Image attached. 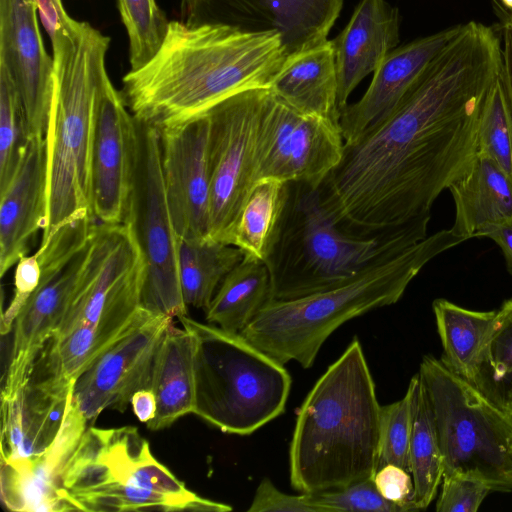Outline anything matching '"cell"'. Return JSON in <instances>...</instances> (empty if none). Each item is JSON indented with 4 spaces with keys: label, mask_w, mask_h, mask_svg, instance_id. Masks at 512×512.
Instances as JSON below:
<instances>
[{
    "label": "cell",
    "mask_w": 512,
    "mask_h": 512,
    "mask_svg": "<svg viewBox=\"0 0 512 512\" xmlns=\"http://www.w3.org/2000/svg\"><path fill=\"white\" fill-rule=\"evenodd\" d=\"M502 5L507 8L508 10L512 11V0H499Z\"/></svg>",
    "instance_id": "46"
},
{
    "label": "cell",
    "mask_w": 512,
    "mask_h": 512,
    "mask_svg": "<svg viewBox=\"0 0 512 512\" xmlns=\"http://www.w3.org/2000/svg\"><path fill=\"white\" fill-rule=\"evenodd\" d=\"M0 276L26 255L28 243L44 229L48 213L46 135L30 136L20 165L0 192Z\"/></svg>",
    "instance_id": "21"
},
{
    "label": "cell",
    "mask_w": 512,
    "mask_h": 512,
    "mask_svg": "<svg viewBox=\"0 0 512 512\" xmlns=\"http://www.w3.org/2000/svg\"><path fill=\"white\" fill-rule=\"evenodd\" d=\"M510 459H511V463H512V445H511V448H510Z\"/></svg>",
    "instance_id": "47"
},
{
    "label": "cell",
    "mask_w": 512,
    "mask_h": 512,
    "mask_svg": "<svg viewBox=\"0 0 512 512\" xmlns=\"http://www.w3.org/2000/svg\"><path fill=\"white\" fill-rule=\"evenodd\" d=\"M129 40L131 69L146 64L159 49L168 27L156 0H117Z\"/></svg>",
    "instance_id": "32"
},
{
    "label": "cell",
    "mask_w": 512,
    "mask_h": 512,
    "mask_svg": "<svg viewBox=\"0 0 512 512\" xmlns=\"http://www.w3.org/2000/svg\"><path fill=\"white\" fill-rule=\"evenodd\" d=\"M465 241L451 228L400 241L339 286L268 302L240 334L283 364L292 360L310 368L324 342L343 323L398 302L427 263Z\"/></svg>",
    "instance_id": "4"
},
{
    "label": "cell",
    "mask_w": 512,
    "mask_h": 512,
    "mask_svg": "<svg viewBox=\"0 0 512 512\" xmlns=\"http://www.w3.org/2000/svg\"><path fill=\"white\" fill-rule=\"evenodd\" d=\"M127 224L140 248L145 277L141 306L179 318L187 315L179 277V238L165 191L159 128L135 118Z\"/></svg>",
    "instance_id": "10"
},
{
    "label": "cell",
    "mask_w": 512,
    "mask_h": 512,
    "mask_svg": "<svg viewBox=\"0 0 512 512\" xmlns=\"http://www.w3.org/2000/svg\"><path fill=\"white\" fill-rule=\"evenodd\" d=\"M380 410L372 374L355 337L316 381L297 413L289 449L292 487L313 493L373 478Z\"/></svg>",
    "instance_id": "3"
},
{
    "label": "cell",
    "mask_w": 512,
    "mask_h": 512,
    "mask_svg": "<svg viewBox=\"0 0 512 512\" xmlns=\"http://www.w3.org/2000/svg\"><path fill=\"white\" fill-rule=\"evenodd\" d=\"M29 139L21 96L8 71L0 65V192L14 177Z\"/></svg>",
    "instance_id": "31"
},
{
    "label": "cell",
    "mask_w": 512,
    "mask_h": 512,
    "mask_svg": "<svg viewBox=\"0 0 512 512\" xmlns=\"http://www.w3.org/2000/svg\"><path fill=\"white\" fill-rule=\"evenodd\" d=\"M460 28L453 26L393 49L363 96L341 110L339 127L345 143L355 142L386 119Z\"/></svg>",
    "instance_id": "20"
},
{
    "label": "cell",
    "mask_w": 512,
    "mask_h": 512,
    "mask_svg": "<svg viewBox=\"0 0 512 512\" xmlns=\"http://www.w3.org/2000/svg\"><path fill=\"white\" fill-rule=\"evenodd\" d=\"M54 90L46 132L48 213L42 240L61 225L93 215L91 155L100 88L108 76L110 38L77 21L50 36ZM95 217V216H94Z\"/></svg>",
    "instance_id": "5"
},
{
    "label": "cell",
    "mask_w": 512,
    "mask_h": 512,
    "mask_svg": "<svg viewBox=\"0 0 512 512\" xmlns=\"http://www.w3.org/2000/svg\"><path fill=\"white\" fill-rule=\"evenodd\" d=\"M173 318L144 308L135 325L73 383L72 400L88 421L106 409L124 411L150 388L156 358Z\"/></svg>",
    "instance_id": "14"
},
{
    "label": "cell",
    "mask_w": 512,
    "mask_h": 512,
    "mask_svg": "<svg viewBox=\"0 0 512 512\" xmlns=\"http://www.w3.org/2000/svg\"><path fill=\"white\" fill-rule=\"evenodd\" d=\"M151 389L157 412L146 423L152 431L171 426L182 416L193 413L195 378L193 343L190 333L173 322L167 328L156 358Z\"/></svg>",
    "instance_id": "25"
},
{
    "label": "cell",
    "mask_w": 512,
    "mask_h": 512,
    "mask_svg": "<svg viewBox=\"0 0 512 512\" xmlns=\"http://www.w3.org/2000/svg\"><path fill=\"white\" fill-rule=\"evenodd\" d=\"M288 182L256 181L239 214L231 245L244 257L265 262L276 239L288 197Z\"/></svg>",
    "instance_id": "29"
},
{
    "label": "cell",
    "mask_w": 512,
    "mask_h": 512,
    "mask_svg": "<svg viewBox=\"0 0 512 512\" xmlns=\"http://www.w3.org/2000/svg\"><path fill=\"white\" fill-rule=\"evenodd\" d=\"M500 67L497 32L476 21L461 24L387 118L344 144L319 187L335 222L369 236L431 214L441 192L477 157L484 105Z\"/></svg>",
    "instance_id": "1"
},
{
    "label": "cell",
    "mask_w": 512,
    "mask_h": 512,
    "mask_svg": "<svg viewBox=\"0 0 512 512\" xmlns=\"http://www.w3.org/2000/svg\"><path fill=\"white\" fill-rule=\"evenodd\" d=\"M0 65L24 104L30 136L46 135L54 90V63L30 0H0Z\"/></svg>",
    "instance_id": "18"
},
{
    "label": "cell",
    "mask_w": 512,
    "mask_h": 512,
    "mask_svg": "<svg viewBox=\"0 0 512 512\" xmlns=\"http://www.w3.org/2000/svg\"><path fill=\"white\" fill-rule=\"evenodd\" d=\"M268 93L269 88L246 90L206 112L212 240L231 245L239 214L256 182L258 128Z\"/></svg>",
    "instance_id": "12"
},
{
    "label": "cell",
    "mask_w": 512,
    "mask_h": 512,
    "mask_svg": "<svg viewBox=\"0 0 512 512\" xmlns=\"http://www.w3.org/2000/svg\"><path fill=\"white\" fill-rule=\"evenodd\" d=\"M135 119L122 93L104 80L96 105L91 155V196L98 222L124 223L130 192Z\"/></svg>",
    "instance_id": "17"
},
{
    "label": "cell",
    "mask_w": 512,
    "mask_h": 512,
    "mask_svg": "<svg viewBox=\"0 0 512 512\" xmlns=\"http://www.w3.org/2000/svg\"><path fill=\"white\" fill-rule=\"evenodd\" d=\"M30 1L37 7L40 20L49 37L70 27L75 21L67 14L62 0Z\"/></svg>",
    "instance_id": "42"
},
{
    "label": "cell",
    "mask_w": 512,
    "mask_h": 512,
    "mask_svg": "<svg viewBox=\"0 0 512 512\" xmlns=\"http://www.w3.org/2000/svg\"><path fill=\"white\" fill-rule=\"evenodd\" d=\"M62 487L81 511L232 510L190 491L131 426L87 428L65 466Z\"/></svg>",
    "instance_id": "7"
},
{
    "label": "cell",
    "mask_w": 512,
    "mask_h": 512,
    "mask_svg": "<svg viewBox=\"0 0 512 512\" xmlns=\"http://www.w3.org/2000/svg\"><path fill=\"white\" fill-rule=\"evenodd\" d=\"M73 383L42 350L18 393L1 402V463H24L41 455L56 437Z\"/></svg>",
    "instance_id": "16"
},
{
    "label": "cell",
    "mask_w": 512,
    "mask_h": 512,
    "mask_svg": "<svg viewBox=\"0 0 512 512\" xmlns=\"http://www.w3.org/2000/svg\"><path fill=\"white\" fill-rule=\"evenodd\" d=\"M482 237L491 239L500 247L507 271L512 276V219L489 228Z\"/></svg>",
    "instance_id": "43"
},
{
    "label": "cell",
    "mask_w": 512,
    "mask_h": 512,
    "mask_svg": "<svg viewBox=\"0 0 512 512\" xmlns=\"http://www.w3.org/2000/svg\"><path fill=\"white\" fill-rule=\"evenodd\" d=\"M248 512H321L306 493L291 495L280 491L269 478H263Z\"/></svg>",
    "instance_id": "39"
},
{
    "label": "cell",
    "mask_w": 512,
    "mask_h": 512,
    "mask_svg": "<svg viewBox=\"0 0 512 512\" xmlns=\"http://www.w3.org/2000/svg\"><path fill=\"white\" fill-rule=\"evenodd\" d=\"M432 308L443 348L441 361L479 387L483 349L496 310H471L444 298L435 299Z\"/></svg>",
    "instance_id": "26"
},
{
    "label": "cell",
    "mask_w": 512,
    "mask_h": 512,
    "mask_svg": "<svg viewBox=\"0 0 512 512\" xmlns=\"http://www.w3.org/2000/svg\"><path fill=\"white\" fill-rule=\"evenodd\" d=\"M96 223L93 215L81 216L41 241L36 251L41 278L13 325L1 402L22 388L40 351L59 328L87 260Z\"/></svg>",
    "instance_id": "11"
},
{
    "label": "cell",
    "mask_w": 512,
    "mask_h": 512,
    "mask_svg": "<svg viewBox=\"0 0 512 512\" xmlns=\"http://www.w3.org/2000/svg\"><path fill=\"white\" fill-rule=\"evenodd\" d=\"M288 53L275 28L169 21L159 49L123 77L121 93L135 118L178 123L237 93L269 88Z\"/></svg>",
    "instance_id": "2"
},
{
    "label": "cell",
    "mask_w": 512,
    "mask_h": 512,
    "mask_svg": "<svg viewBox=\"0 0 512 512\" xmlns=\"http://www.w3.org/2000/svg\"><path fill=\"white\" fill-rule=\"evenodd\" d=\"M478 154L490 158L512 179V126L499 76L484 105L478 132Z\"/></svg>",
    "instance_id": "34"
},
{
    "label": "cell",
    "mask_w": 512,
    "mask_h": 512,
    "mask_svg": "<svg viewBox=\"0 0 512 512\" xmlns=\"http://www.w3.org/2000/svg\"><path fill=\"white\" fill-rule=\"evenodd\" d=\"M243 257L239 248L210 238L180 240L179 277L187 307L205 311L225 276Z\"/></svg>",
    "instance_id": "30"
},
{
    "label": "cell",
    "mask_w": 512,
    "mask_h": 512,
    "mask_svg": "<svg viewBox=\"0 0 512 512\" xmlns=\"http://www.w3.org/2000/svg\"><path fill=\"white\" fill-rule=\"evenodd\" d=\"M88 420L69 397L62 425L47 449L24 463H1V498L26 512L76 510L62 487V474L85 433Z\"/></svg>",
    "instance_id": "19"
},
{
    "label": "cell",
    "mask_w": 512,
    "mask_h": 512,
    "mask_svg": "<svg viewBox=\"0 0 512 512\" xmlns=\"http://www.w3.org/2000/svg\"><path fill=\"white\" fill-rule=\"evenodd\" d=\"M130 404L135 416L141 422L148 423L156 415V396L150 388H144L135 392L131 398Z\"/></svg>",
    "instance_id": "44"
},
{
    "label": "cell",
    "mask_w": 512,
    "mask_h": 512,
    "mask_svg": "<svg viewBox=\"0 0 512 512\" xmlns=\"http://www.w3.org/2000/svg\"><path fill=\"white\" fill-rule=\"evenodd\" d=\"M407 390L412 410L409 470L414 483L412 503L417 511L434 500L444 467L432 409L419 373L410 379Z\"/></svg>",
    "instance_id": "28"
},
{
    "label": "cell",
    "mask_w": 512,
    "mask_h": 512,
    "mask_svg": "<svg viewBox=\"0 0 512 512\" xmlns=\"http://www.w3.org/2000/svg\"><path fill=\"white\" fill-rule=\"evenodd\" d=\"M326 35L317 30L289 52L269 89L292 108L339 125L335 52Z\"/></svg>",
    "instance_id": "23"
},
{
    "label": "cell",
    "mask_w": 512,
    "mask_h": 512,
    "mask_svg": "<svg viewBox=\"0 0 512 512\" xmlns=\"http://www.w3.org/2000/svg\"><path fill=\"white\" fill-rule=\"evenodd\" d=\"M443 458V476L480 473L493 491L512 490V416L475 384L425 355L419 367Z\"/></svg>",
    "instance_id": "9"
},
{
    "label": "cell",
    "mask_w": 512,
    "mask_h": 512,
    "mask_svg": "<svg viewBox=\"0 0 512 512\" xmlns=\"http://www.w3.org/2000/svg\"><path fill=\"white\" fill-rule=\"evenodd\" d=\"M501 67L499 81L512 126V12L507 13L500 27Z\"/></svg>",
    "instance_id": "41"
},
{
    "label": "cell",
    "mask_w": 512,
    "mask_h": 512,
    "mask_svg": "<svg viewBox=\"0 0 512 512\" xmlns=\"http://www.w3.org/2000/svg\"><path fill=\"white\" fill-rule=\"evenodd\" d=\"M455 218L451 227L469 240L512 219V179L490 158L477 154L469 171L448 188Z\"/></svg>",
    "instance_id": "24"
},
{
    "label": "cell",
    "mask_w": 512,
    "mask_h": 512,
    "mask_svg": "<svg viewBox=\"0 0 512 512\" xmlns=\"http://www.w3.org/2000/svg\"><path fill=\"white\" fill-rule=\"evenodd\" d=\"M178 320L193 343L194 414L224 433L249 435L285 411L292 378L283 363L240 333Z\"/></svg>",
    "instance_id": "8"
},
{
    "label": "cell",
    "mask_w": 512,
    "mask_h": 512,
    "mask_svg": "<svg viewBox=\"0 0 512 512\" xmlns=\"http://www.w3.org/2000/svg\"><path fill=\"white\" fill-rule=\"evenodd\" d=\"M159 128L161 168L179 240H203L210 230L207 113Z\"/></svg>",
    "instance_id": "15"
},
{
    "label": "cell",
    "mask_w": 512,
    "mask_h": 512,
    "mask_svg": "<svg viewBox=\"0 0 512 512\" xmlns=\"http://www.w3.org/2000/svg\"><path fill=\"white\" fill-rule=\"evenodd\" d=\"M271 300V280L265 262L243 257L225 276L209 307L208 323L241 333Z\"/></svg>",
    "instance_id": "27"
},
{
    "label": "cell",
    "mask_w": 512,
    "mask_h": 512,
    "mask_svg": "<svg viewBox=\"0 0 512 512\" xmlns=\"http://www.w3.org/2000/svg\"><path fill=\"white\" fill-rule=\"evenodd\" d=\"M494 400L512 416V374L498 388L495 393Z\"/></svg>",
    "instance_id": "45"
},
{
    "label": "cell",
    "mask_w": 512,
    "mask_h": 512,
    "mask_svg": "<svg viewBox=\"0 0 512 512\" xmlns=\"http://www.w3.org/2000/svg\"><path fill=\"white\" fill-rule=\"evenodd\" d=\"M373 480L383 498L401 506L405 512L416 511L412 503L414 483L409 471L395 464H386L376 471Z\"/></svg>",
    "instance_id": "40"
},
{
    "label": "cell",
    "mask_w": 512,
    "mask_h": 512,
    "mask_svg": "<svg viewBox=\"0 0 512 512\" xmlns=\"http://www.w3.org/2000/svg\"><path fill=\"white\" fill-rule=\"evenodd\" d=\"M398 40V10L385 0H361L345 28L332 40L340 112L353 90L376 71Z\"/></svg>",
    "instance_id": "22"
},
{
    "label": "cell",
    "mask_w": 512,
    "mask_h": 512,
    "mask_svg": "<svg viewBox=\"0 0 512 512\" xmlns=\"http://www.w3.org/2000/svg\"><path fill=\"white\" fill-rule=\"evenodd\" d=\"M489 482L473 470H455L442 478L438 512H476L489 493Z\"/></svg>",
    "instance_id": "37"
},
{
    "label": "cell",
    "mask_w": 512,
    "mask_h": 512,
    "mask_svg": "<svg viewBox=\"0 0 512 512\" xmlns=\"http://www.w3.org/2000/svg\"><path fill=\"white\" fill-rule=\"evenodd\" d=\"M345 141L333 121L304 114L269 89L256 145V181L273 178L319 188L341 160Z\"/></svg>",
    "instance_id": "13"
},
{
    "label": "cell",
    "mask_w": 512,
    "mask_h": 512,
    "mask_svg": "<svg viewBox=\"0 0 512 512\" xmlns=\"http://www.w3.org/2000/svg\"><path fill=\"white\" fill-rule=\"evenodd\" d=\"M41 265L35 252L24 255L16 263L14 272V293L8 308L1 315L0 330L4 336L12 332L16 317L39 285Z\"/></svg>",
    "instance_id": "38"
},
{
    "label": "cell",
    "mask_w": 512,
    "mask_h": 512,
    "mask_svg": "<svg viewBox=\"0 0 512 512\" xmlns=\"http://www.w3.org/2000/svg\"><path fill=\"white\" fill-rule=\"evenodd\" d=\"M279 230L265 261L271 300H291L339 286L380 252L428 236L431 214L373 236L342 228L327 212L319 188L289 182Z\"/></svg>",
    "instance_id": "6"
},
{
    "label": "cell",
    "mask_w": 512,
    "mask_h": 512,
    "mask_svg": "<svg viewBox=\"0 0 512 512\" xmlns=\"http://www.w3.org/2000/svg\"><path fill=\"white\" fill-rule=\"evenodd\" d=\"M512 374V299L496 310L485 341L479 388L494 400L498 388Z\"/></svg>",
    "instance_id": "33"
},
{
    "label": "cell",
    "mask_w": 512,
    "mask_h": 512,
    "mask_svg": "<svg viewBox=\"0 0 512 512\" xmlns=\"http://www.w3.org/2000/svg\"><path fill=\"white\" fill-rule=\"evenodd\" d=\"M306 494L321 512H405L401 506L382 497L373 478L363 479L342 488Z\"/></svg>",
    "instance_id": "36"
},
{
    "label": "cell",
    "mask_w": 512,
    "mask_h": 512,
    "mask_svg": "<svg viewBox=\"0 0 512 512\" xmlns=\"http://www.w3.org/2000/svg\"><path fill=\"white\" fill-rule=\"evenodd\" d=\"M412 427L411 396L381 406L380 438L377 470L386 464L409 470V443Z\"/></svg>",
    "instance_id": "35"
}]
</instances>
